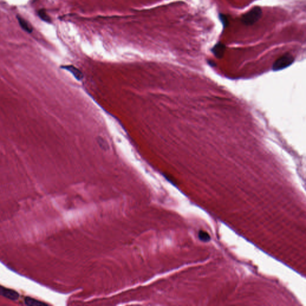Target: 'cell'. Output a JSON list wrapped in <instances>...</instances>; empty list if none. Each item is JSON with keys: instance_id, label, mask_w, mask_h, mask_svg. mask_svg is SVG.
I'll list each match as a JSON object with an SVG mask.
<instances>
[{"instance_id": "obj_2", "label": "cell", "mask_w": 306, "mask_h": 306, "mask_svg": "<svg viewBox=\"0 0 306 306\" xmlns=\"http://www.w3.org/2000/svg\"><path fill=\"white\" fill-rule=\"evenodd\" d=\"M294 57L289 53H286L277 59L273 65V70L276 71L286 68L292 65L294 62Z\"/></svg>"}, {"instance_id": "obj_10", "label": "cell", "mask_w": 306, "mask_h": 306, "mask_svg": "<svg viewBox=\"0 0 306 306\" xmlns=\"http://www.w3.org/2000/svg\"><path fill=\"white\" fill-rule=\"evenodd\" d=\"M38 16L39 17L42 19L43 20H44L45 22H49L50 23V21H51V19H50L49 16L47 14V13H46V12L44 11V10H41L38 12Z\"/></svg>"}, {"instance_id": "obj_6", "label": "cell", "mask_w": 306, "mask_h": 306, "mask_svg": "<svg viewBox=\"0 0 306 306\" xmlns=\"http://www.w3.org/2000/svg\"><path fill=\"white\" fill-rule=\"evenodd\" d=\"M18 20L19 22V25L21 26V28L25 30V31L28 32V33H31L32 32V28L31 26L29 24V23L25 20V19H23L20 16H18Z\"/></svg>"}, {"instance_id": "obj_11", "label": "cell", "mask_w": 306, "mask_h": 306, "mask_svg": "<svg viewBox=\"0 0 306 306\" xmlns=\"http://www.w3.org/2000/svg\"><path fill=\"white\" fill-rule=\"evenodd\" d=\"M219 19L221 20L223 25L224 26V27L225 28L227 27L228 25V21L227 20V17L225 16V15L223 14H219Z\"/></svg>"}, {"instance_id": "obj_3", "label": "cell", "mask_w": 306, "mask_h": 306, "mask_svg": "<svg viewBox=\"0 0 306 306\" xmlns=\"http://www.w3.org/2000/svg\"><path fill=\"white\" fill-rule=\"evenodd\" d=\"M0 295L13 301L18 300L19 297V294L18 292L1 285H0Z\"/></svg>"}, {"instance_id": "obj_4", "label": "cell", "mask_w": 306, "mask_h": 306, "mask_svg": "<svg viewBox=\"0 0 306 306\" xmlns=\"http://www.w3.org/2000/svg\"><path fill=\"white\" fill-rule=\"evenodd\" d=\"M225 50V45L221 43H218L213 46L212 49V52L215 56L217 57L218 59H221L224 55Z\"/></svg>"}, {"instance_id": "obj_7", "label": "cell", "mask_w": 306, "mask_h": 306, "mask_svg": "<svg viewBox=\"0 0 306 306\" xmlns=\"http://www.w3.org/2000/svg\"><path fill=\"white\" fill-rule=\"evenodd\" d=\"M25 303L27 306H44V305H47V304L43 303L41 301H40L38 300H35L34 298H32L31 297H26L25 298Z\"/></svg>"}, {"instance_id": "obj_12", "label": "cell", "mask_w": 306, "mask_h": 306, "mask_svg": "<svg viewBox=\"0 0 306 306\" xmlns=\"http://www.w3.org/2000/svg\"><path fill=\"white\" fill-rule=\"evenodd\" d=\"M207 62H208V63H209V64L211 66H212V67H215V66L216 65L215 63L213 61H209Z\"/></svg>"}, {"instance_id": "obj_5", "label": "cell", "mask_w": 306, "mask_h": 306, "mask_svg": "<svg viewBox=\"0 0 306 306\" xmlns=\"http://www.w3.org/2000/svg\"><path fill=\"white\" fill-rule=\"evenodd\" d=\"M62 68L68 71L69 72H70L72 75L74 76V77L77 80L81 81L84 77L83 74L81 72V71L73 65H66V66H63Z\"/></svg>"}, {"instance_id": "obj_1", "label": "cell", "mask_w": 306, "mask_h": 306, "mask_svg": "<svg viewBox=\"0 0 306 306\" xmlns=\"http://www.w3.org/2000/svg\"><path fill=\"white\" fill-rule=\"evenodd\" d=\"M262 14L261 8L259 7H255L242 16L241 21L244 25L247 26L254 25L261 19Z\"/></svg>"}, {"instance_id": "obj_8", "label": "cell", "mask_w": 306, "mask_h": 306, "mask_svg": "<svg viewBox=\"0 0 306 306\" xmlns=\"http://www.w3.org/2000/svg\"><path fill=\"white\" fill-rule=\"evenodd\" d=\"M97 142H98V145H99V147H100V148L102 150H104V151H107V150L109 149V145H108V143L106 141V139H104V137H101L100 136H99L98 137H97Z\"/></svg>"}, {"instance_id": "obj_9", "label": "cell", "mask_w": 306, "mask_h": 306, "mask_svg": "<svg viewBox=\"0 0 306 306\" xmlns=\"http://www.w3.org/2000/svg\"><path fill=\"white\" fill-rule=\"evenodd\" d=\"M198 236L200 240L204 242H207L211 240V236H209V234L206 231L203 230H200L199 232Z\"/></svg>"}]
</instances>
